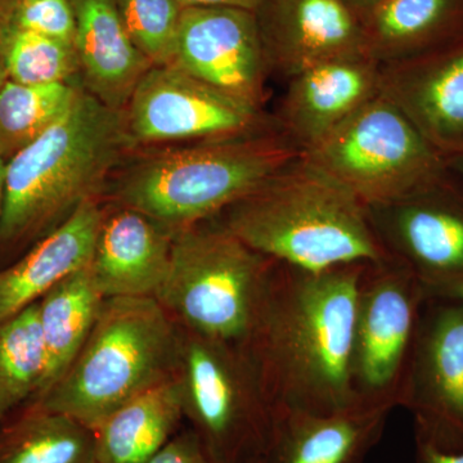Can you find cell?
Returning <instances> with one entry per match:
<instances>
[{
	"mask_svg": "<svg viewBox=\"0 0 463 463\" xmlns=\"http://www.w3.org/2000/svg\"><path fill=\"white\" fill-rule=\"evenodd\" d=\"M179 347L181 328L156 298H108L69 370L33 402L94 431L127 402L174 379Z\"/></svg>",
	"mask_w": 463,
	"mask_h": 463,
	"instance_id": "5",
	"label": "cell"
},
{
	"mask_svg": "<svg viewBox=\"0 0 463 463\" xmlns=\"http://www.w3.org/2000/svg\"><path fill=\"white\" fill-rule=\"evenodd\" d=\"M134 147L218 141L277 129L264 109L173 65L152 66L124 109Z\"/></svg>",
	"mask_w": 463,
	"mask_h": 463,
	"instance_id": "10",
	"label": "cell"
},
{
	"mask_svg": "<svg viewBox=\"0 0 463 463\" xmlns=\"http://www.w3.org/2000/svg\"><path fill=\"white\" fill-rule=\"evenodd\" d=\"M5 164H7V160L0 155V216H2L3 206H5Z\"/></svg>",
	"mask_w": 463,
	"mask_h": 463,
	"instance_id": "35",
	"label": "cell"
},
{
	"mask_svg": "<svg viewBox=\"0 0 463 463\" xmlns=\"http://www.w3.org/2000/svg\"><path fill=\"white\" fill-rule=\"evenodd\" d=\"M174 234L145 213L103 203L88 270L108 298H156L169 272Z\"/></svg>",
	"mask_w": 463,
	"mask_h": 463,
	"instance_id": "17",
	"label": "cell"
},
{
	"mask_svg": "<svg viewBox=\"0 0 463 463\" xmlns=\"http://www.w3.org/2000/svg\"><path fill=\"white\" fill-rule=\"evenodd\" d=\"M301 156L364 206L402 199L448 174L446 156L381 90Z\"/></svg>",
	"mask_w": 463,
	"mask_h": 463,
	"instance_id": "8",
	"label": "cell"
},
{
	"mask_svg": "<svg viewBox=\"0 0 463 463\" xmlns=\"http://www.w3.org/2000/svg\"><path fill=\"white\" fill-rule=\"evenodd\" d=\"M321 272L277 263L242 349L274 414H328L361 404L352 383L356 295L365 267Z\"/></svg>",
	"mask_w": 463,
	"mask_h": 463,
	"instance_id": "1",
	"label": "cell"
},
{
	"mask_svg": "<svg viewBox=\"0 0 463 463\" xmlns=\"http://www.w3.org/2000/svg\"><path fill=\"white\" fill-rule=\"evenodd\" d=\"M414 463H463L462 452H443L429 444L416 443Z\"/></svg>",
	"mask_w": 463,
	"mask_h": 463,
	"instance_id": "31",
	"label": "cell"
},
{
	"mask_svg": "<svg viewBox=\"0 0 463 463\" xmlns=\"http://www.w3.org/2000/svg\"><path fill=\"white\" fill-rule=\"evenodd\" d=\"M365 212L386 255L419 279L429 298L461 291L463 185L449 172L402 199L365 206Z\"/></svg>",
	"mask_w": 463,
	"mask_h": 463,
	"instance_id": "11",
	"label": "cell"
},
{
	"mask_svg": "<svg viewBox=\"0 0 463 463\" xmlns=\"http://www.w3.org/2000/svg\"><path fill=\"white\" fill-rule=\"evenodd\" d=\"M167 65L263 109L272 74L255 12L234 7L183 9Z\"/></svg>",
	"mask_w": 463,
	"mask_h": 463,
	"instance_id": "13",
	"label": "cell"
},
{
	"mask_svg": "<svg viewBox=\"0 0 463 463\" xmlns=\"http://www.w3.org/2000/svg\"><path fill=\"white\" fill-rule=\"evenodd\" d=\"M3 25L42 33L71 44L75 41L71 0H11Z\"/></svg>",
	"mask_w": 463,
	"mask_h": 463,
	"instance_id": "29",
	"label": "cell"
},
{
	"mask_svg": "<svg viewBox=\"0 0 463 463\" xmlns=\"http://www.w3.org/2000/svg\"><path fill=\"white\" fill-rule=\"evenodd\" d=\"M134 149L124 111L81 90L62 118L5 164L0 269L83 203L103 201L109 179Z\"/></svg>",
	"mask_w": 463,
	"mask_h": 463,
	"instance_id": "2",
	"label": "cell"
},
{
	"mask_svg": "<svg viewBox=\"0 0 463 463\" xmlns=\"http://www.w3.org/2000/svg\"><path fill=\"white\" fill-rule=\"evenodd\" d=\"M0 47L8 80L33 85H81L80 63L71 43L2 25Z\"/></svg>",
	"mask_w": 463,
	"mask_h": 463,
	"instance_id": "27",
	"label": "cell"
},
{
	"mask_svg": "<svg viewBox=\"0 0 463 463\" xmlns=\"http://www.w3.org/2000/svg\"><path fill=\"white\" fill-rule=\"evenodd\" d=\"M84 88L79 84H21L0 90V155L9 160L50 130L70 111Z\"/></svg>",
	"mask_w": 463,
	"mask_h": 463,
	"instance_id": "25",
	"label": "cell"
},
{
	"mask_svg": "<svg viewBox=\"0 0 463 463\" xmlns=\"http://www.w3.org/2000/svg\"><path fill=\"white\" fill-rule=\"evenodd\" d=\"M300 157L279 129L136 148L109 179L103 203L181 231L221 215Z\"/></svg>",
	"mask_w": 463,
	"mask_h": 463,
	"instance_id": "3",
	"label": "cell"
},
{
	"mask_svg": "<svg viewBox=\"0 0 463 463\" xmlns=\"http://www.w3.org/2000/svg\"><path fill=\"white\" fill-rule=\"evenodd\" d=\"M447 169L463 185V149L446 156Z\"/></svg>",
	"mask_w": 463,
	"mask_h": 463,
	"instance_id": "34",
	"label": "cell"
},
{
	"mask_svg": "<svg viewBox=\"0 0 463 463\" xmlns=\"http://www.w3.org/2000/svg\"><path fill=\"white\" fill-rule=\"evenodd\" d=\"M401 407L413 417L414 440L443 452L463 450V300L423 306Z\"/></svg>",
	"mask_w": 463,
	"mask_h": 463,
	"instance_id": "12",
	"label": "cell"
},
{
	"mask_svg": "<svg viewBox=\"0 0 463 463\" xmlns=\"http://www.w3.org/2000/svg\"><path fill=\"white\" fill-rule=\"evenodd\" d=\"M184 420L178 377L121 405L94 430L97 463H148Z\"/></svg>",
	"mask_w": 463,
	"mask_h": 463,
	"instance_id": "21",
	"label": "cell"
},
{
	"mask_svg": "<svg viewBox=\"0 0 463 463\" xmlns=\"http://www.w3.org/2000/svg\"><path fill=\"white\" fill-rule=\"evenodd\" d=\"M9 3L11 0H0V25H3L5 16H7Z\"/></svg>",
	"mask_w": 463,
	"mask_h": 463,
	"instance_id": "37",
	"label": "cell"
},
{
	"mask_svg": "<svg viewBox=\"0 0 463 463\" xmlns=\"http://www.w3.org/2000/svg\"><path fill=\"white\" fill-rule=\"evenodd\" d=\"M130 38L152 65H167L183 9L176 0H116Z\"/></svg>",
	"mask_w": 463,
	"mask_h": 463,
	"instance_id": "28",
	"label": "cell"
},
{
	"mask_svg": "<svg viewBox=\"0 0 463 463\" xmlns=\"http://www.w3.org/2000/svg\"><path fill=\"white\" fill-rule=\"evenodd\" d=\"M81 85L103 105L124 111L152 62L134 44L116 0H71Z\"/></svg>",
	"mask_w": 463,
	"mask_h": 463,
	"instance_id": "19",
	"label": "cell"
},
{
	"mask_svg": "<svg viewBox=\"0 0 463 463\" xmlns=\"http://www.w3.org/2000/svg\"><path fill=\"white\" fill-rule=\"evenodd\" d=\"M214 219L259 254L309 272L390 259L364 203L303 156Z\"/></svg>",
	"mask_w": 463,
	"mask_h": 463,
	"instance_id": "4",
	"label": "cell"
},
{
	"mask_svg": "<svg viewBox=\"0 0 463 463\" xmlns=\"http://www.w3.org/2000/svg\"><path fill=\"white\" fill-rule=\"evenodd\" d=\"M179 328L184 420L216 462L264 459L274 412L245 350Z\"/></svg>",
	"mask_w": 463,
	"mask_h": 463,
	"instance_id": "7",
	"label": "cell"
},
{
	"mask_svg": "<svg viewBox=\"0 0 463 463\" xmlns=\"http://www.w3.org/2000/svg\"><path fill=\"white\" fill-rule=\"evenodd\" d=\"M8 81V72L5 69V57H3L2 47H0V90Z\"/></svg>",
	"mask_w": 463,
	"mask_h": 463,
	"instance_id": "36",
	"label": "cell"
},
{
	"mask_svg": "<svg viewBox=\"0 0 463 463\" xmlns=\"http://www.w3.org/2000/svg\"><path fill=\"white\" fill-rule=\"evenodd\" d=\"M455 298H461V300H463V288L461 289V291L458 292V294L456 295Z\"/></svg>",
	"mask_w": 463,
	"mask_h": 463,
	"instance_id": "38",
	"label": "cell"
},
{
	"mask_svg": "<svg viewBox=\"0 0 463 463\" xmlns=\"http://www.w3.org/2000/svg\"><path fill=\"white\" fill-rule=\"evenodd\" d=\"M182 8L191 7H234L255 12L261 0H176Z\"/></svg>",
	"mask_w": 463,
	"mask_h": 463,
	"instance_id": "32",
	"label": "cell"
},
{
	"mask_svg": "<svg viewBox=\"0 0 463 463\" xmlns=\"http://www.w3.org/2000/svg\"><path fill=\"white\" fill-rule=\"evenodd\" d=\"M105 300L85 267L38 301L45 364L41 385L30 401L42 398L69 370L90 337Z\"/></svg>",
	"mask_w": 463,
	"mask_h": 463,
	"instance_id": "23",
	"label": "cell"
},
{
	"mask_svg": "<svg viewBox=\"0 0 463 463\" xmlns=\"http://www.w3.org/2000/svg\"><path fill=\"white\" fill-rule=\"evenodd\" d=\"M461 14L462 0H385L361 18L368 56L388 66L428 53L457 39Z\"/></svg>",
	"mask_w": 463,
	"mask_h": 463,
	"instance_id": "22",
	"label": "cell"
},
{
	"mask_svg": "<svg viewBox=\"0 0 463 463\" xmlns=\"http://www.w3.org/2000/svg\"><path fill=\"white\" fill-rule=\"evenodd\" d=\"M0 463H97L94 431L27 402L0 421Z\"/></svg>",
	"mask_w": 463,
	"mask_h": 463,
	"instance_id": "24",
	"label": "cell"
},
{
	"mask_svg": "<svg viewBox=\"0 0 463 463\" xmlns=\"http://www.w3.org/2000/svg\"><path fill=\"white\" fill-rule=\"evenodd\" d=\"M249 463H265V462H264V459H258V461H252V462H249Z\"/></svg>",
	"mask_w": 463,
	"mask_h": 463,
	"instance_id": "39",
	"label": "cell"
},
{
	"mask_svg": "<svg viewBox=\"0 0 463 463\" xmlns=\"http://www.w3.org/2000/svg\"><path fill=\"white\" fill-rule=\"evenodd\" d=\"M381 91L444 156L463 149V38L381 66Z\"/></svg>",
	"mask_w": 463,
	"mask_h": 463,
	"instance_id": "16",
	"label": "cell"
},
{
	"mask_svg": "<svg viewBox=\"0 0 463 463\" xmlns=\"http://www.w3.org/2000/svg\"><path fill=\"white\" fill-rule=\"evenodd\" d=\"M102 215L103 201H88L23 257L0 269V321L26 309L88 267Z\"/></svg>",
	"mask_w": 463,
	"mask_h": 463,
	"instance_id": "20",
	"label": "cell"
},
{
	"mask_svg": "<svg viewBox=\"0 0 463 463\" xmlns=\"http://www.w3.org/2000/svg\"><path fill=\"white\" fill-rule=\"evenodd\" d=\"M392 408L358 404L319 414H274L265 463H362L383 438Z\"/></svg>",
	"mask_w": 463,
	"mask_h": 463,
	"instance_id": "18",
	"label": "cell"
},
{
	"mask_svg": "<svg viewBox=\"0 0 463 463\" xmlns=\"http://www.w3.org/2000/svg\"><path fill=\"white\" fill-rule=\"evenodd\" d=\"M255 16L270 74L286 80L327 61L368 56L362 21L341 0H261Z\"/></svg>",
	"mask_w": 463,
	"mask_h": 463,
	"instance_id": "14",
	"label": "cell"
},
{
	"mask_svg": "<svg viewBox=\"0 0 463 463\" xmlns=\"http://www.w3.org/2000/svg\"><path fill=\"white\" fill-rule=\"evenodd\" d=\"M44 364L36 301L0 321V421L36 394Z\"/></svg>",
	"mask_w": 463,
	"mask_h": 463,
	"instance_id": "26",
	"label": "cell"
},
{
	"mask_svg": "<svg viewBox=\"0 0 463 463\" xmlns=\"http://www.w3.org/2000/svg\"><path fill=\"white\" fill-rule=\"evenodd\" d=\"M276 264L212 219L175 232L169 272L155 298L184 330L242 346Z\"/></svg>",
	"mask_w": 463,
	"mask_h": 463,
	"instance_id": "6",
	"label": "cell"
},
{
	"mask_svg": "<svg viewBox=\"0 0 463 463\" xmlns=\"http://www.w3.org/2000/svg\"><path fill=\"white\" fill-rule=\"evenodd\" d=\"M428 294L398 261L368 264L356 295L352 383L358 403L401 407Z\"/></svg>",
	"mask_w": 463,
	"mask_h": 463,
	"instance_id": "9",
	"label": "cell"
},
{
	"mask_svg": "<svg viewBox=\"0 0 463 463\" xmlns=\"http://www.w3.org/2000/svg\"><path fill=\"white\" fill-rule=\"evenodd\" d=\"M341 2H343L350 11L354 12L356 16L359 17V20H361V18L371 14L374 8L383 5L385 0H341Z\"/></svg>",
	"mask_w": 463,
	"mask_h": 463,
	"instance_id": "33",
	"label": "cell"
},
{
	"mask_svg": "<svg viewBox=\"0 0 463 463\" xmlns=\"http://www.w3.org/2000/svg\"><path fill=\"white\" fill-rule=\"evenodd\" d=\"M148 463H218L191 428L179 431Z\"/></svg>",
	"mask_w": 463,
	"mask_h": 463,
	"instance_id": "30",
	"label": "cell"
},
{
	"mask_svg": "<svg viewBox=\"0 0 463 463\" xmlns=\"http://www.w3.org/2000/svg\"><path fill=\"white\" fill-rule=\"evenodd\" d=\"M380 90L381 66L370 56L327 61L288 79L273 121L304 154Z\"/></svg>",
	"mask_w": 463,
	"mask_h": 463,
	"instance_id": "15",
	"label": "cell"
}]
</instances>
